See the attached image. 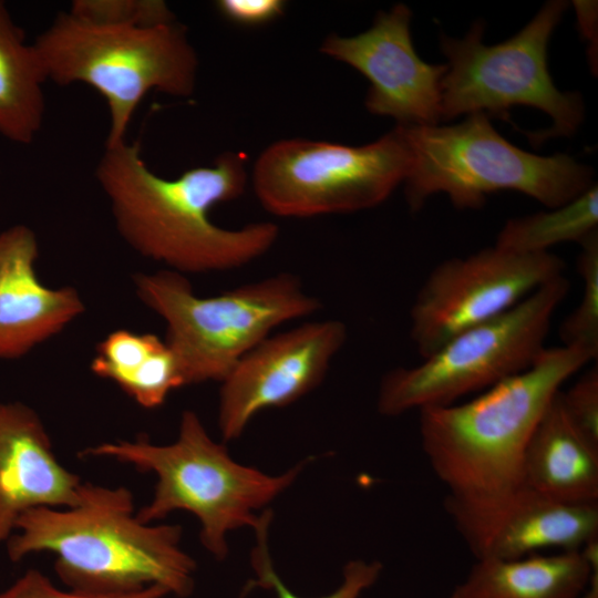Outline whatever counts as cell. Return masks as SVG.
Masks as SVG:
<instances>
[{
	"mask_svg": "<svg viewBox=\"0 0 598 598\" xmlns=\"http://www.w3.org/2000/svg\"><path fill=\"white\" fill-rule=\"evenodd\" d=\"M577 270L582 291L577 307L559 328L563 346L579 347L598 354V231L581 244Z\"/></svg>",
	"mask_w": 598,
	"mask_h": 598,
	"instance_id": "obj_23",
	"label": "cell"
},
{
	"mask_svg": "<svg viewBox=\"0 0 598 598\" xmlns=\"http://www.w3.org/2000/svg\"><path fill=\"white\" fill-rule=\"evenodd\" d=\"M133 282L138 299L165 321L185 385L221 382L274 329L321 308L290 272L213 297L197 296L184 275L168 269L138 272Z\"/></svg>",
	"mask_w": 598,
	"mask_h": 598,
	"instance_id": "obj_7",
	"label": "cell"
},
{
	"mask_svg": "<svg viewBox=\"0 0 598 598\" xmlns=\"http://www.w3.org/2000/svg\"><path fill=\"white\" fill-rule=\"evenodd\" d=\"M523 485L573 504H598V446L571 423L555 394L525 450Z\"/></svg>",
	"mask_w": 598,
	"mask_h": 598,
	"instance_id": "obj_17",
	"label": "cell"
},
{
	"mask_svg": "<svg viewBox=\"0 0 598 598\" xmlns=\"http://www.w3.org/2000/svg\"><path fill=\"white\" fill-rule=\"evenodd\" d=\"M598 188L595 184L570 202L524 217L508 219L495 246L516 252H549L565 241L581 244L597 231Z\"/></svg>",
	"mask_w": 598,
	"mask_h": 598,
	"instance_id": "obj_21",
	"label": "cell"
},
{
	"mask_svg": "<svg viewBox=\"0 0 598 598\" xmlns=\"http://www.w3.org/2000/svg\"><path fill=\"white\" fill-rule=\"evenodd\" d=\"M95 176L121 237L140 255L178 274L228 271L265 255L278 226L251 223L237 229L214 224L209 212L246 190V156L226 152L209 166L163 178L141 156L137 142L105 146Z\"/></svg>",
	"mask_w": 598,
	"mask_h": 598,
	"instance_id": "obj_1",
	"label": "cell"
},
{
	"mask_svg": "<svg viewBox=\"0 0 598 598\" xmlns=\"http://www.w3.org/2000/svg\"><path fill=\"white\" fill-rule=\"evenodd\" d=\"M38 257V239L30 227L16 225L0 233V359L27 354L85 310L74 287L42 283Z\"/></svg>",
	"mask_w": 598,
	"mask_h": 598,
	"instance_id": "obj_16",
	"label": "cell"
},
{
	"mask_svg": "<svg viewBox=\"0 0 598 598\" xmlns=\"http://www.w3.org/2000/svg\"><path fill=\"white\" fill-rule=\"evenodd\" d=\"M551 252H516L497 246L446 259L430 271L410 309V337L426 358L457 333L509 310L564 275Z\"/></svg>",
	"mask_w": 598,
	"mask_h": 598,
	"instance_id": "obj_11",
	"label": "cell"
},
{
	"mask_svg": "<svg viewBox=\"0 0 598 598\" xmlns=\"http://www.w3.org/2000/svg\"><path fill=\"white\" fill-rule=\"evenodd\" d=\"M596 358L579 347L546 348L528 369L467 402L421 409V445L446 496L484 501L522 486L537 423L560 386Z\"/></svg>",
	"mask_w": 598,
	"mask_h": 598,
	"instance_id": "obj_3",
	"label": "cell"
},
{
	"mask_svg": "<svg viewBox=\"0 0 598 598\" xmlns=\"http://www.w3.org/2000/svg\"><path fill=\"white\" fill-rule=\"evenodd\" d=\"M84 483L59 462L33 409L21 402L0 403V544L29 511L78 505Z\"/></svg>",
	"mask_w": 598,
	"mask_h": 598,
	"instance_id": "obj_15",
	"label": "cell"
},
{
	"mask_svg": "<svg viewBox=\"0 0 598 598\" xmlns=\"http://www.w3.org/2000/svg\"><path fill=\"white\" fill-rule=\"evenodd\" d=\"M569 289L559 276L502 315L457 333L419 364L388 371L379 385V413L398 416L453 404L528 369L547 348L554 315Z\"/></svg>",
	"mask_w": 598,
	"mask_h": 598,
	"instance_id": "obj_9",
	"label": "cell"
},
{
	"mask_svg": "<svg viewBox=\"0 0 598 598\" xmlns=\"http://www.w3.org/2000/svg\"><path fill=\"white\" fill-rule=\"evenodd\" d=\"M567 416L576 429L598 446V368L591 367L567 390H560Z\"/></svg>",
	"mask_w": 598,
	"mask_h": 598,
	"instance_id": "obj_25",
	"label": "cell"
},
{
	"mask_svg": "<svg viewBox=\"0 0 598 598\" xmlns=\"http://www.w3.org/2000/svg\"><path fill=\"white\" fill-rule=\"evenodd\" d=\"M412 12L400 3L379 12L364 32L331 34L320 51L364 75L367 110L398 125H437L442 121L441 82L446 64H430L416 53L410 32Z\"/></svg>",
	"mask_w": 598,
	"mask_h": 598,
	"instance_id": "obj_13",
	"label": "cell"
},
{
	"mask_svg": "<svg viewBox=\"0 0 598 598\" xmlns=\"http://www.w3.org/2000/svg\"><path fill=\"white\" fill-rule=\"evenodd\" d=\"M578 29L581 35L589 41L588 56L590 65L597 68V2L574 1Z\"/></svg>",
	"mask_w": 598,
	"mask_h": 598,
	"instance_id": "obj_28",
	"label": "cell"
},
{
	"mask_svg": "<svg viewBox=\"0 0 598 598\" xmlns=\"http://www.w3.org/2000/svg\"><path fill=\"white\" fill-rule=\"evenodd\" d=\"M410 167V148L402 126L396 125L360 146L306 138L277 141L256 159L251 184L270 214L308 218L378 206L404 183Z\"/></svg>",
	"mask_w": 598,
	"mask_h": 598,
	"instance_id": "obj_10",
	"label": "cell"
},
{
	"mask_svg": "<svg viewBox=\"0 0 598 598\" xmlns=\"http://www.w3.org/2000/svg\"><path fill=\"white\" fill-rule=\"evenodd\" d=\"M444 508L476 559L511 560L598 539V504L556 501L525 485L484 501L445 496Z\"/></svg>",
	"mask_w": 598,
	"mask_h": 598,
	"instance_id": "obj_14",
	"label": "cell"
},
{
	"mask_svg": "<svg viewBox=\"0 0 598 598\" xmlns=\"http://www.w3.org/2000/svg\"><path fill=\"white\" fill-rule=\"evenodd\" d=\"M568 3L548 1L514 37L483 43L484 23L475 22L462 39L441 37L447 70L441 82L442 121L484 113L509 120L513 106H530L549 115V130L526 133L530 142L571 136L579 128L585 105L576 92L559 91L548 70L550 37Z\"/></svg>",
	"mask_w": 598,
	"mask_h": 598,
	"instance_id": "obj_8",
	"label": "cell"
},
{
	"mask_svg": "<svg viewBox=\"0 0 598 598\" xmlns=\"http://www.w3.org/2000/svg\"><path fill=\"white\" fill-rule=\"evenodd\" d=\"M47 81L83 83L106 101L105 146L125 141L133 115L151 91L194 93L198 59L178 22L152 28L97 25L61 12L32 43Z\"/></svg>",
	"mask_w": 598,
	"mask_h": 598,
	"instance_id": "obj_5",
	"label": "cell"
},
{
	"mask_svg": "<svg viewBox=\"0 0 598 598\" xmlns=\"http://www.w3.org/2000/svg\"><path fill=\"white\" fill-rule=\"evenodd\" d=\"M168 592L161 586H151L140 591L123 595H89L74 590H62L41 571L29 569L13 584L0 591V598H164Z\"/></svg>",
	"mask_w": 598,
	"mask_h": 598,
	"instance_id": "obj_26",
	"label": "cell"
},
{
	"mask_svg": "<svg viewBox=\"0 0 598 598\" xmlns=\"http://www.w3.org/2000/svg\"><path fill=\"white\" fill-rule=\"evenodd\" d=\"M45 82L33 45L0 1V135L18 144L33 142L44 121Z\"/></svg>",
	"mask_w": 598,
	"mask_h": 598,
	"instance_id": "obj_20",
	"label": "cell"
},
{
	"mask_svg": "<svg viewBox=\"0 0 598 598\" xmlns=\"http://www.w3.org/2000/svg\"><path fill=\"white\" fill-rule=\"evenodd\" d=\"M598 567V539L580 550L476 559L448 598H577Z\"/></svg>",
	"mask_w": 598,
	"mask_h": 598,
	"instance_id": "obj_18",
	"label": "cell"
},
{
	"mask_svg": "<svg viewBox=\"0 0 598 598\" xmlns=\"http://www.w3.org/2000/svg\"><path fill=\"white\" fill-rule=\"evenodd\" d=\"M411 153L404 181L410 209L445 193L460 209L481 208L499 190L559 207L594 186V171L567 154L540 156L505 140L489 116L474 113L453 125H400Z\"/></svg>",
	"mask_w": 598,
	"mask_h": 598,
	"instance_id": "obj_6",
	"label": "cell"
},
{
	"mask_svg": "<svg viewBox=\"0 0 598 598\" xmlns=\"http://www.w3.org/2000/svg\"><path fill=\"white\" fill-rule=\"evenodd\" d=\"M81 455L113 458L155 474L153 496L136 513L137 518L153 524L175 511L195 515L200 542L217 559L228 555V533L245 526L255 529L262 517L256 513L286 491L310 461L305 458L280 475L243 465L210 437L190 410L182 413L173 443L121 440L85 448Z\"/></svg>",
	"mask_w": 598,
	"mask_h": 598,
	"instance_id": "obj_4",
	"label": "cell"
},
{
	"mask_svg": "<svg viewBox=\"0 0 598 598\" xmlns=\"http://www.w3.org/2000/svg\"><path fill=\"white\" fill-rule=\"evenodd\" d=\"M577 598H598V567L594 569L587 588Z\"/></svg>",
	"mask_w": 598,
	"mask_h": 598,
	"instance_id": "obj_29",
	"label": "cell"
},
{
	"mask_svg": "<svg viewBox=\"0 0 598 598\" xmlns=\"http://www.w3.org/2000/svg\"><path fill=\"white\" fill-rule=\"evenodd\" d=\"M69 12L85 22L122 28H152L175 22L162 0H75Z\"/></svg>",
	"mask_w": 598,
	"mask_h": 598,
	"instance_id": "obj_24",
	"label": "cell"
},
{
	"mask_svg": "<svg viewBox=\"0 0 598 598\" xmlns=\"http://www.w3.org/2000/svg\"><path fill=\"white\" fill-rule=\"evenodd\" d=\"M181 537L178 525L141 522L126 487L84 483L78 505L27 512L6 544L11 561L52 554L70 590L107 596L161 586L184 598L193 592L196 564Z\"/></svg>",
	"mask_w": 598,
	"mask_h": 598,
	"instance_id": "obj_2",
	"label": "cell"
},
{
	"mask_svg": "<svg viewBox=\"0 0 598 598\" xmlns=\"http://www.w3.org/2000/svg\"><path fill=\"white\" fill-rule=\"evenodd\" d=\"M272 514L265 509L256 526V546L251 553V565L257 574L252 586L275 591V598H301L292 592L275 571L268 549V529ZM383 566L378 560L353 559L343 567L341 585L331 594L319 598H359L380 577Z\"/></svg>",
	"mask_w": 598,
	"mask_h": 598,
	"instance_id": "obj_22",
	"label": "cell"
},
{
	"mask_svg": "<svg viewBox=\"0 0 598 598\" xmlns=\"http://www.w3.org/2000/svg\"><path fill=\"white\" fill-rule=\"evenodd\" d=\"M91 371L115 383L145 409H155L184 386L178 362L165 340L126 329L110 332L96 347Z\"/></svg>",
	"mask_w": 598,
	"mask_h": 598,
	"instance_id": "obj_19",
	"label": "cell"
},
{
	"mask_svg": "<svg viewBox=\"0 0 598 598\" xmlns=\"http://www.w3.org/2000/svg\"><path fill=\"white\" fill-rule=\"evenodd\" d=\"M218 12L237 24L256 27L279 18L286 8L280 0H219Z\"/></svg>",
	"mask_w": 598,
	"mask_h": 598,
	"instance_id": "obj_27",
	"label": "cell"
},
{
	"mask_svg": "<svg viewBox=\"0 0 598 598\" xmlns=\"http://www.w3.org/2000/svg\"><path fill=\"white\" fill-rule=\"evenodd\" d=\"M347 337L340 320L309 321L270 334L248 351L220 382L224 441L239 437L262 410L289 405L315 390Z\"/></svg>",
	"mask_w": 598,
	"mask_h": 598,
	"instance_id": "obj_12",
	"label": "cell"
}]
</instances>
